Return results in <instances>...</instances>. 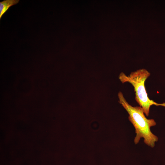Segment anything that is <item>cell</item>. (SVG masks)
I'll return each mask as SVG.
<instances>
[{
  "label": "cell",
  "mask_w": 165,
  "mask_h": 165,
  "mask_svg": "<svg viewBox=\"0 0 165 165\" xmlns=\"http://www.w3.org/2000/svg\"><path fill=\"white\" fill-rule=\"evenodd\" d=\"M19 0H5L0 2V19L11 6L16 4Z\"/></svg>",
  "instance_id": "3"
},
{
  "label": "cell",
  "mask_w": 165,
  "mask_h": 165,
  "mask_svg": "<svg viewBox=\"0 0 165 165\" xmlns=\"http://www.w3.org/2000/svg\"><path fill=\"white\" fill-rule=\"evenodd\" d=\"M119 103L122 105L129 114V120L133 125L135 130L136 136L134 141L137 144L141 138L144 139V143L151 147H153L155 142L158 140L156 136L150 130V128L156 125L153 119H147L144 115L143 109L140 106H132L126 101L122 93L118 94Z\"/></svg>",
  "instance_id": "1"
},
{
  "label": "cell",
  "mask_w": 165,
  "mask_h": 165,
  "mask_svg": "<svg viewBox=\"0 0 165 165\" xmlns=\"http://www.w3.org/2000/svg\"><path fill=\"white\" fill-rule=\"evenodd\" d=\"M150 75V73L146 70L142 69L132 72L128 75L121 72L119 76V79L122 83L128 82L133 86L135 92V99L140 106L142 108L147 116L149 115L151 106H165V103H157L150 100L148 97L145 83Z\"/></svg>",
  "instance_id": "2"
}]
</instances>
